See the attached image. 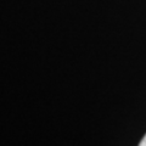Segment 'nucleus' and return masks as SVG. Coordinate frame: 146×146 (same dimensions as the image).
Returning a JSON list of instances; mask_svg holds the SVG:
<instances>
[{
    "instance_id": "nucleus-1",
    "label": "nucleus",
    "mask_w": 146,
    "mask_h": 146,
    "mask_svg": "<svg viewBox=\"0 0 146 146\" xmlns=\"http://www.w3.org/2000/svg\"><path fill=\"white\" fill-rule=\"evenodd\" d=\"M139 146H146V135L144 136L143 139H141V141H140V144H139Z\"/></svg>"
}]
</instances>
